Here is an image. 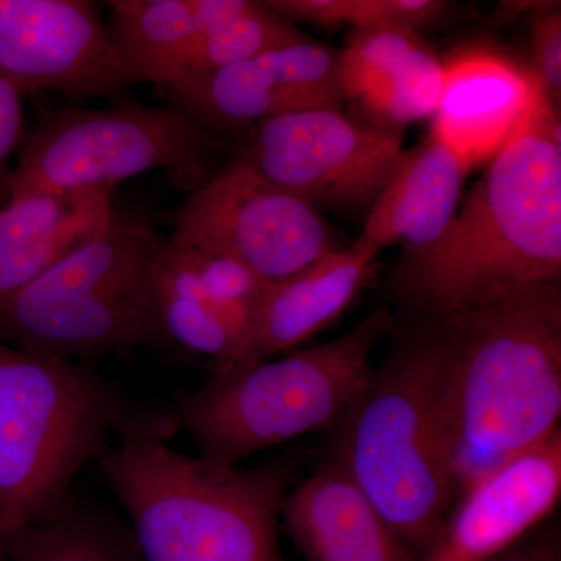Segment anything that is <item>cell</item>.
<instances>
[{
	"label": "cell",
	"mask_w": 561,
	"mask_h": 561,
	"mask_svg": "<svg viewBox=\"0 0 561 561\" xmlns=\"http://www.w3.org/2000/svg\"><path fill=\"white\" fill-rule=\"evenodd\" d=\"M308 39L290 21L267 3L251 2L230 20L220 22L164 58L147 73L146 81L162 88L251 60L257 55Z\"/></svg>",
	"instance_id": "7402d4cb"
},
{
	"label": "cell",
	"mask_w": 561,
	"mask_h": 561,
	"mask_svg": "<svg viewBox=\"0 0 561 561\" xmlns=\"http://www.w3.org/2000/svg\"><path fill=\"white\" fill-rule=\"evenodd\" d=\"M154 309L161 334L221 365L251 359L254 313L214 297L183 243L169 241L157 279Z\"/></svg>",
	"instance_id": "ffe728a7"
},
{
	"label": "cell",
	"mask_w": 561,
	"mask_h": 561,
	"mask_svg": "<svg viewBox=\"0 0 561 561\" xmlns=\"http://www.w3.org/2000/svg\"><path fill=\"white\" fill-rule=\"evenodd\" d=\"M561 430L468 486L419 561H489L522 542L559 504Z\"/></svg>",
	"instance_id": "4fadbf2b"
},
{
	"label": "cell",
	"mask_w": 561,
	"mask_h": 561,
	"mask_svg": "<svg viewBox=\"0 0 561 561\" xmlns=\"http://www.w3.org/2000/svg\"><path fill=\"white\" fill-rule=\"evenodd\" d=\"M183 245L186 247L187 256L203 284L214 297L227 305L239 306L256 313L262 297L271 286V280L232 257L195 249L186 243Z\"/></svg>",
	"instance_id": "d4e9b609"
},
{
	"label": "cell",
	"mask_w": 561,
	"mask_h": 561,
	"mask_svg": "<svg viewBox=\"0 0 561 561\" xmlns=\"http://www.w3.org/2000/svg\"><path fill=\"white\" fill-rule=\"evenodd\" d=\"M65 357L0 343V548L68 504L73 479L111 440L161 420Z\"/></svg>",
	"instance_id": "5b68a950"
},
{
	"label": "cell",
	"mask_w": 561,
	"mask_h": 561,
	"mask_svg": "<svg viewBox=\"0 0 561 561\" xmlns=\"http://www.w3.org/2000/svg\"><path fill=\"white\" fill-rule=\"evenodd\" d=\"M489 561H561L560 546L556 535H540L518 542Z\"/></svg>",
	"instance_id": "83f0119b"
},
{
	"label": "cell",
	"mask_w": 561,
	"mask_h": 561,
	"mask_svg": "<svg viewBox=\"0 0 561 561\" xmlns=\"http://www.w3.org/2000/svg\"><path fill=\"white\" fill-rule=\"evenodd\" d=\"M331 459L420 557L457 500L438 330L401 346L334 430Z\"/></svg>",
	"instance_id": "277c9868"
},
{
	"label": "cell",
	"mask_w": 561,
	"mask_h": 561,
	"mask_svg": "<svg viewBox=\"0 0 561 561\" xmlns=\"http://www.w3.org/2000/svg\"><path fill=\"white\" fill-rule=\"evenodd\" d=\"M0 551L7 561H144L131 530L72 500L54 518L18 531Z\"/></svg>",
	"instance_id": "603a6c76"
},
{
	"label": "cell",
	"mask_w": 561,
	"mask_h": 561,
	"mask_svg": "<svg viewBox=\"0 0 561 561\" xmlns=\"http://www.w3.org/2000/svg\"><path fill=\"white\" fill-rule=\"evenodd\" d=\"M379 250L357 241L332 250L302 271L271 283L257 306L251 356L286 353L334 323L371 279Z\"/></svg>",
	"instance_id": "e0dca14e"
},
{
	"label": "cell",
	"mask_w": 561,
	"mask_h": 561,
	"mask_svg": "<svg viewBox=\"0 0 561 561\" xmlns=\"http://www.w3.org/2000/svg\"><path fill=\"white\" fill-rule=\"evenodd\" d=\"M250 0H113L108 33L121 60L142 83L164 58L230 20Z\"/></svg>",
	"instance_id": "44dd1931"
},
{
	"label": "cell",
	"mask_w": 561,
	"mask_h": 561,
	"mask_svg": "<svg viewBox=\"0 0 561 561\" xmlns=\"http://www.w3.org/2000/svg\"><path fill=\"white\" fill-rule=\"evenodd\" d=\"M172 416L124 435L99 463L130 516L144 561H286V471L245 470L173 449Z\"/></svg>",
	"instance_id": "3957f363"
},
{
	"label": "cell",
	"mask_w": 561,
	"mask_h": 561,
	"mask_svg": "<svg viewBox=\"0 0 561 561\" xmlns=\"http://www.w3.org/2000/svg\"><path fill=\"white\" fill-rule=\"evenodd\" d=\"M265 3L290 22L415 32L437 21L448 9L440 0H271Z\"/></svg>",
	"instance_id": "cb8c5ba5"
},
{
	"label": "cell",
	"mask_w": 561,
	"mask_h": 561,
	"mask_svg": "<svg viewBox=\"0 0 561 561\" xmlns=\"http://www.w3.org/2000/svg\"><path fill=\"white\" fill-rule=\"evenodd\" d=\"M171 239L232 257L271 283L334 250L316 206L239 160L191 192Z\"/></svg>",
	"instance_id": "30bf717a"
},
{
	"label": "cell",
	"mask_w": 561,
	"mask_h": 561,
	"mask_svg": "<svg viewBox=\"0 0 561 561\" xmlns=\"http://www.w3.org/2000/svg\"><path fill=\"white\" fill-rule=\"evenodd\" d=\"M457 497L560 431V280L440 320Z\"/></svg>",
	"instance_id": "7a4b0ae2"
},
{
	"label": "cell",
	"mask_w": 561,
	"mask_h": 561,
	"mask_svg": "<svg viewBox=\"0 0 561 561\" xmlns=\"http://www.w3.org/2000/svg\"><path fill=\"white\" fill-rule=\"evenodd\" d=\"M470 169L432 133L402 151L400 161L373 202L362 241L379 251L394 243L421 249L437 241L451 224Z\"/></svg>",
	"instance_id": "d6986e66"
},
{
	"label": "cell",
	"mask_w": 561,
	"mask_h": 561,
	"mask_svg": "<svg viewBox=\"0 0 561 561\" xmlns=\"http://www.w3.org/2000/svg\"><path fill=\"white\" fill-rule=\"evenodd\" d=\"M0 561H7L5 557H3L2 553H0Z\"/></svg>",
	"instance_id": "f1b7e54d"
},
{
	"label": "cell",
	"mask_w": 561,
	"mask_h": 561,
	"mask_svg": "<svg viewBox=\"0 0 561 561\" xmlns=\"http://www.w3.org/2000/svg\"><path fill=\"white\" fill-rule=\"evenodd\" d=\"M113 187L28 194L0 208V308L113 220Z\"/></svg>",
	"instance_id": "ac0fdd59"
},
{
	"label": "cell",
	"mask_w": 561,
	"mask_h": 561,
	"mask_svg": "<svg viewBox=\"0 0 561 561\" xmlns=\"http://www.w3.org/2000/svg\"><path fill=\"white\" fill-rule=\"evenodd\" d=\"M22 98L13 83L0 72V203L10 202V160L25 138Z\"/></svg>",
	"instance_id": "4316f807"
},
{
	"label": "cell",
	"mask_w": 561,
	"mask_h": 561,
	"mask_svg": "<svg viewBox=\"0 0 561 561\" xmlns=\"http://www.w3.org/2000/svg\"><path fill=\"white\" fill-rule=\"evenodd\" d=\"M210 140L183 110L119 105L62 108L25 135L11 172L10 198L111 186L165 169L180 190L205 181Z\"/></svg>",
	"instance_id": "ba28073f"
},
{
	"label": "cell",
	"mask_w": 561,
	"mask_h": 561,
	"mask_svg": "<svg viewBox=\"0 0 561 561\" xmlns=\"http://www.w3.org/2000/svg\"><path fill=\"white\" fill-rule=\"evenodd\" d=\"M443 69L431 133L471 171L508 146L541 91L534 73L494 51H465Z\"/></svg>",
	"instance_id": "5bb4252c"
},
{
	"label": "cell",
	"mask_w": 561,
	"mask_h": 561,
	"mask_svg": "<svg viewBox=\"0 0 561 561\" xmlns=\"http://www.w3.org/2000/svg\"><path fill=\"white\" fill-rule=\"evenodd\" d=\"M560 113L542 95L440 238L405 249L394 290L445 320L561 276Z\"/></svg>",
	"instance_id": "6da1fadb"
},
{
	"label": "cell",
	"mask_w": 561,
	"mask_h": 561,
	"mask_svg": "<svg viewBox=\"0 0 561 561\" xmlns=\"http://www.w3.org/2000/svg\"><path fill=\"white\" fill-rule=\"evenodd\" d=\"M280 515L308 561H416L367 494L332 459L286 494Z\"/></svg>",
	"instance_id": "2e32d148"
},
{
	"label": "cell",
	"mask_w": 561,
	"mask_h": 561,
	"mask_svg": "<svg viewBox=\"0 0 561 561\" xmlns=\"http://www.w3.org/2000/svg\"><path fill=\"white\" fill-rule=\"evenodd\" d=\"M164 245L147 225L113 217L0 308V341L69 359L158 337L154 279Z\"/></svg>",
	"instance_id": "52a82bcc"
},
{
	"label": "cell",
	"mask_w": 561,
	"mask_h": 561,
	"mask_svg": "<svg viewBox=\"0 0 561 561\" xmlns=\"http://www.w3.org/2000/svg\"><path fill=\"white\" fill-rule=\"evenodd\" d=\"M0 72L22 95L99 98L139 83L111 43L98 3L84 0H0Z\"/></svg>",
	"instance_id": "8fae6325"
},
{
	"label": "cell",
	"mask_w": 561,
	"mask_h": 561,
	"mask_svg": "<svg viewBox=\"0 0 561 561\" xmlns=\"http://www.w3.org/2000/svg\"><path fill=\"white\" fill-rule=\"evenodd\" d=\"M391 327L390 312L378 309L316 348L221 365L201 389L179 394L173 423L190 434L201 457L224 465L334 431L367 389L373 351Z\"/></svg>",
	"instance_id": "8992f818"
},
{
	"label": "cell",
	"mask_w": 561,
	"mask_h": 561,
	"mask_svg": "<svg viewBox=\"0 0 561 561\" xmlns=\"http://www.w3.org/2000/svg\"><path fill=\"white\" fill-rule=\"evenodd\" d=\"M165 90L203 128L254 127L298 111L342 110L345 101L341 51L311 38Z\"/></svg>",
	"instance_id": "7c38bea8"
},
{
	"label": "cell",
	"mask_w": 561,
	"mask_h": 561,
	"mask_svg": "<svg viewBox=\"0 0 561 561\" xmlns=\"http://www.w3.org/2000/svg\"><path fill=\"white\" fill-rule=\"evenodd\" d=\"M534 73L542 99L560 113L561 103V10L559 2L531 3Z\"/></svg>",
	"instance_id": "484cf974"
},
{
	"label": "cell",
	"mask_w": 561,
	"mask_h": 561,
	"mask_svg": "<svg viewBox=\"0 0 561 561\" xmlns=\"http://www.w3.org/2000/svg\"><path fill=\"white\" fill-rule=\"evenodd\" d=\"M402 151L401 131L324 108L260 122L238 160L316 208L353 209L373 205Z\"/></svg>",
	"instance_id": "9c48e42d"
},
{
	"label": "cell",
	"mask_w": 561,
	"mask_h": 561,
	"mask_svg": "<svg viewBox=\"0 0 561 561\" xmlns=\"http://www.w3.org/2000/svg\"><path fill=\"white\" fill-rule=\"evenodd\" d=\"M443 77V62L409 28H356L341 51L343 98L360 105L383 130L401 131L432 117Z\"/></svg>",
	"instance_id": "9a60e30c"
}]
</instances>
